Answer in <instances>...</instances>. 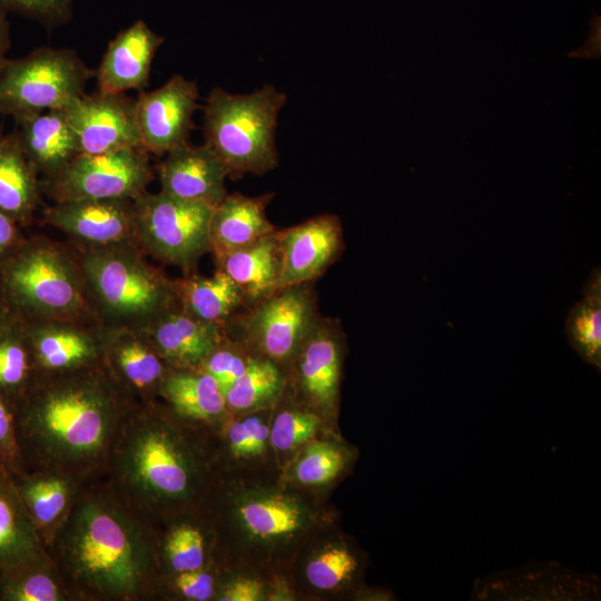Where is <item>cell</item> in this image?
<instances>
[{"mask_svg":"<svg viewBox=\"0 0 601 601\" xmlns=\"http://www.w3.org/2000/svg\"><path fill=\"white\" fill-rule=\"evenodd\" d=\"M78 263L86 292L117 327L141 328L178 306L174 282L149 265L130 242L91 246Z\"/></svg>","mask_w":601,"mask_h":601,"instance_id":"5b68a950","label":"cell"},{"mask_svg":"<svg viewBox=\"0 0 601 601\" xmlns=\"http://www.w3.org/2000/svg\"><path fill=\"white\" fill-rule=\"evenodd\" d=\"M221 571L215 564L199 570L158 573L151 601H215Z\"/></svg>","mask_w":601,"mask_h":601,"instance_id":"f35d334b","label":"cell"},{"mask_svg":"<svg viewBox=\"0 0 601 601\" xmlns=\"http://www.w3.org/2000/svg\"><path fill=\"white\" fill-rule=\"evenodd\" d=\"M314 410L293 397L285 388L272 408L269 443L280 470L312 440L336 432Z\"/></svg>","mask_w":601,"mask_h":601,"instance_id":"d6a6232c","label":"cell"},{"mask_svg":"<svg viewBox=\"0 0 601 601\" xmlns=\"http://www.w3.org/2000/svg\"><path fill=\"white\" fill-rule=\"evenodd\" d=\"M157 398L181 420L213 432L229 415L221 387L201 368L169 367Z\"/></svg>","mask_w":601,"mask_h":601,"instance_id":"7402d4cb","label":"cell"},{"mask_svg":"<svg viewBox=\"0 0 601 601\" xmlns=\"http://www.w3.org/2000/svg\"><path fill=\"white\" fill-rule=\"evenodd\" d=\"M273 197L274 193L253 197L227 194L214 208L209 223V252L215 262L276 230L266 214Z\"/></svg>","mask_w":601,"mask_h":601,"instance_id":"484cf974","label":"cell"},{"mask_svg":"<svg viewBox=\"0 0 601 601\" xmlns=\"http://www.w3.org/2000/svg\"><path fill=\"white\" fill-rule=\"evenodd\" d=\"M46 549L71 601H151L158 574L151 524L102 480L81 486Z\"/></svg>","mask_w":601,"mask_h":601,"instance_id":"277c9868","label":"cell"},{"mask_svg":"<svg viewBox=\"0 0 601 601\" xmlns=\"http://www.w3.org/2000/svg\"><path fill=\"white\" fill-rule=\"evenodd\" d=\"M197 99L196 83L180 75H174L158 89L141 91L136 116L142 148L162 156L187 144Z\"/></svg>","mask_w":601,"mask_h":601,"instance_id":"9a60e30c","label":"cell"},{"mask_svg":"<svg viewBox=\"0 0 601 601\" xmlns=\"http://www.w3.org/2000/svg\"><path fill=\"white\" fill-rule=\"evenodd\" d=\"M0 289L17 316L59 321L76 317L87 308L79 263L40 239L21 242L0 264Z\"/></svg>","mask_w":601,"mask_h":601,"instance_id":"52a82bcc","label":"cell"},{"mask_svg":"<svg viewBox=\"0 0 601 601\" xmlns=\"http://www.w3.org/2000/svg\"><path fill=\"white\" fill-rule=\"evenodd\" d=\"M158 573L199 570L213 564L211 531L200 510L151 524Z\"/></svg>","mask_w":601,"mask_h":601,"instance_id":"d4e9b609","label":"cell"},{"mask_svg":"<svg viewBox=\"0 0 601 601\" xmlns=\"http://www.w3.org/2000/svg\"><path fill=\"white\" fill-rule=\"evenodd\" d=\"M23 326L38 372H62L102 361L100 334L59 323L23 322Z\"/></svg>","mask_w":601,"mask_h":601,"instance_id":"f1b7e54d","label":"cell"},{"mask_svg":"<svg viewBox=\"0 0 601 601\" xmlns=\"http://www.w3.org/2000/svg\"><path fill=\"white\" fill-rule=\"evenodd\" d=\"M164 40L140 19L118 32L95 70L98 90L110 93L142 91L148 86L154 57Z\"/></svg>","mask_w":601,"mask_h":601,"instance_id":"44dd1931","label":"cell"},{"mask_svg":"<svg viewBox=\"0 0 601 601\" xmlns=\"http://www.w3.org/2000/svg\"><path fill=\"white\" fill-rule=\"evenodd\" d=\"M37 374L23 322L9 315L0 325V395L14 406Z\"/></svg>","mask_w":601,"mask_h":601,"instance_id":"8d00e7d4","label":"cell"},{"mask_svg":"<svg viewBox=\"0 0 601 601\" xmlns=\"http://www.w3.org/2000/svg\"><path fill=\"white\" fill-rule=\"evenodd\" d=\"M278 229L216 262L242 290L247 307L275 292L280 274Z\"/></svg>","mask_w":601,"mask_h":601,"instance_id":"f546056e","label":"cell"},{"mask_svg":"<svg viewBox=\"0 0 601 601\" xmlns=\"http://www.w3.org/2000/svg\"><path fill=\"white\" fill-rule=\"evenodd\" d=\"M285 388V370L272 359L254 354L244 373L225 392L228 413L238 415L273 407Z\"/></svg>","mask_w":601,"mask_h":601,"instance_id":"d590c367","label":"cell"},{"mask_svg":"<svg viewBox=\"0 0 601 601\" xmlns=\"http://www.w3.org/2000/svg\"><path fill=\"white\" fill-rule=\"evenodd\" d=\"M321 316L313 283H303L277 288L245 308L226 332L286 370Z\"/></svg>","mask_w":601,"mask_h":601,"instance_id":"30bf717a","label":"cell"},{"mask_svg":"<svg viewBox=\"0 0 601 601\" xmlns=\"http://www.w3.org/2000/svg\"><path fill=\"white\" fill-rule=\"evenodd\" d=\"M62 110L78 138L80 154L142 148L136 100L125 93L85 92Z\"/></svg>","mask_w":601,"mask_h":601,"instance_id":"5bb4252c","label":"cell"},{"mask_svg":"<svg viewBox=\"0 0 601 601\" xmlns=\"http://www.w3.org/2000/svg\"><path fill=\"white\" fill-rule=\"evenodd\" d=\"M346 335L336 318L321 316L286 372V391L337 427Z\"/></svg>","mask_w":601,"mask_h":601,"instance_id":"4fadbf2b","label":"cell"},{"mask_svg":"<svg viewBox=\"0 0 601 601\" xmlns=\"http://www.w3.org/2000/svg\"><path fill=\"white\" fill-rule=\"evenodd\" d=\"M583 298L570 309L565 333L571 347L601 371V272L594 267L582 288Z\"/></svg>","mask_w":601,"mask_h":601,"instance_id":"74e56055","label":"cell"},{"mask_svg":"<svg viewBox=\"0 0 601 601\" xmlns=\"http://www.w3.org/2000/svg\"><path fill=\"white\" fill-rule=\"evenodd\" d=\"M9 314L0 306V325L8 318Z\"/></svg>","mask_w":601,"mask_h":601,"instance_id":"7dc6e473","label":"cell"},{"mask_svg":"<svg viewBox=\"0 0 601 601\" xmlns=\"http://www.w3.org/2000/svg\"><path fill=\"white\" fill-rule=\"evenodd\" d=\"M102 362L117 384L137 405L157 401L169 366L139 328L117 327L99 333Z\"/></svg>","mask_w":601,"mask_h":601,"instance_id":"e0dca14e","label":"cell"},{"mask_svg":"<svg viewBox=\"0 0 601 601\" xmlns=\"http://www.w3.org/2000/svg\"><path fill=\"white\" fill-rule=\"evenodd\" d=\"M139 329L174 368H200L226 335V326L200 321L179 306Z\"/></svg>","mask_w":601,"mask_h":601,"instance_id":"ffe728a7","label":"cell"},{"mask_svg":"<svg viewBox=\"0 0 601 601\" xmlns=\"http://www.w3.org/2000/svg\"><path fill=\"white\" fill-rule=\"evenodd\" d=\"M43 221L90 246L135 238L132 199H70L56 201L43 211Z\"/></svg>","mask_w":601,"mask_h":601,"instance_id":"ac0fdd59","label":"cell"},{"mask_svg":"<svg viewBox=\"0 0 601 601\" xmlns=\"http://www.w3.org/2000/svg\"><path fill=\"white\" fill-rule=\"evenodd\" d=\"M135 405L102 361L38 372L13 406L26 471H56L82 484L104 480L118 430Z\"/></svg>","mask_w":601,"mask_h":601,"instance_id":"7a4b0ae2","label":"cell"},{"mask_svg":"<svg viewBox=\"0 0 601 601\" xmlns=\"http://www.w3.org/2000/svg\"><path fill=\"white\" fill-rule=\"evenodd\" d=\"M46 552L12 476L0 467V566L12 565Z\"/></svg>","mask_w":601,"mask_h":601,"instance_id":"836d02e7","label":"cell"},{"mask_svg":"<svg viewBox=\"0 0 601 601\" xmlns=\"http://www.w3.org/2000/svg\"><path fill=\"white\" fill-rule=\"evenodd\" d=\"M253 355L240 339L226 332L200 368L216 380L225 394L244 373Z\"/></svg>","mask_w":601,"mask_h":601,"instance_id":"60d3db41","label":"cell"},{"mask_svg":"<svg viewBox=\"0 0 601 601\" xmlns=\"http://www.w3.org/2000/svg\"><path fill=\"white\" fill-rule=\"evenodd\" d=\"M280 274L278 287L313 283L341 256L343 225L338 216L323 214L278 229Z\"/></svg>","mask_w":601,"mask_h":601,"instance_id":"2e32d148","label":"cell"},{"mask_svg":"<svg viewBox=\"0 0 601 601\" xmlns=\"http://www.w3.org/2000/svg\"><path fill=\"white\" fill-rule=\"evenodd\" d=\"M156 170L161 191L173 197L215 208L227 196V170L206 144L187 142L169 151Z\"/></svg>","mask_w":601,"mask_h":601,"instance_id":"d6986e66","label":"cell"},{"mask_svg":"<svg viewBox=\"0 0 601 601\" xmlns=\"http://www.w3.org/2000/svg\"><path fill=\"white\" fill-rule=\"evenodd\" d=\"M216 475L215 432L157 400L127 413L102 481L122 505L154 524L200 510Z\"/></svg>","mask_w":601,"mask_h":601,"instance_id":"3957f363","label":"cell"},{"mask_svg":"<svg viewBox=\"0 0 601 601\" xmlns=\"http://www.w3.org/2000/svg\"><path fill=\"white\" fill-rule=\"evenodd\" d=\"M174 285L178 306L204 322L226 326L247 308L242 290L220 268L211 276L187 274Z\"/></svg>","mask_w":601,"mask_h":601,"instance_id":"1f68e13d","label":"cell"},{"mask_svg":"<svg viewBox=\"0 0 601 601\" xmlns=\"http://www.w3.org/2000/svg\"><path fill=\"white\" fill-rule=\"evenodd\" d=\"M0 467L11 476L26 471L16 426L13 406L0 395Z\"/></svg>","mask_w":601,"mask_h":601,"instance_id":"7bdbcfd3","label":"cell"},{"mask_svg":"<svg viewBox=\"0 0 601 601\" xmlns=\"http://www.w3.org/2000/svg\"><path fill=\"white\" fill-rule=\"evenodd\" d=\"M95 71L73 51L40 47L19 59H7L0 72V115L14 120L63 109L85 93Z\"/></svg>","mask_w":601,"mask_h":601,"instance_id":"ba28073f","label":"cell"},{"mask_svg":"<svg viewBox=\"0 0 601 601\" xmlns=\"http://www.w3.org/2000/svg\"><path fill=\"white\" fill-rule=\"evenodd\" d=\"M284 92L267 85L247 95L215 88L204 108L205 144L216 154L231 179L263 175L278 164L275 131Z\"/></svg>","mask_w":601,"mask_h":601,"instance_id":"8992f818","label":"cell"},{"mask_svg":"<svg viewBox=\"0 0 601 601\" xmlns=\"http://www.w3.org/2000/svg\"><path fill=\"white\" fill-rule=\"evenodd\" d=\"M370 559L338 522L309 536L290 561L284 581L293 600H356L366 585Z\"/></svg>","mask_w":601,"mask_h":601,"instance_id":"9c48e42d","label":"cell"},{"mask_svg":"<svg viewBox=\"0 0 601 601\" xmlns=\"http://www.w3.org/2000/svg\"><path fill=\"white\" fill-rule=\"evenodd\" d=\"M20 145L38 174L51 177L80 154L78 138L62 109L16 120Z\"/></svg>","mask_w":601,"mask_h":601,"instance_id":"83f0119b","label":"cell"},{"mask_svg":"<svg viewBox=\"0 0 601 601\" xmlns=\"http://www.w3.org/2000/svg\"><path fill=\"white\" fill-rule=\"evenodd\" d=\"M19 225L0 211V264L21 244Z\"/></svg>","mask_w":601,"mask_h":601,"instance_id":"ee69618b","label":"cell"},{"mask_svg":"<svg viewBox=\"0 0 601 601\" xmlns=\"http://www.w3.org/2000/svg\"><path fill=\"white\" fill-rule=\"evenodd\" d=\"M357 457V449L336 431L304 445L282 472L295 485L328 499L331 492L352 473Z\"/></svg>","mask_w":601,"mask_h":601,"instance_id":"603a6c76","label":"cell"},{"mask_svg":"<svg viewBox=\"0 0 601 601\" xmlns=\"http://www.w3.org/2000/svg\"><path fill=\"white\" fill-rule=\"evenodd\" d=\"M12 479L47 548L83 484L70 475L50 470H27Z\"/></svg>","mask_w":601,"mask_h":601,"instance_id":"4316f807","label":"cell"},{"mask_svg":"<svg viewBox=\"0 0 601 601\" xmlns=\"http://www.w3.org/2000/svg\"><path fill=\"white\" fill-rule=\"evenodd\" d=\"M38 171L27 158L17 132L0 135V211L18 225L29 224L40 204Z\"/></svg>","mask_w":601,"mask_h":601,"instance_id":"4dcf8cb0","label":"cell"},{"mask_svg":"<svg viewBox=\"0 0 601 601\" xmlns=\"http://www.w3.org/2000/svg\"><path fill=\"white\" fill-rule=\"evenodd\" d=\"M272 408L228 415L215 432L217 472L278 466L269 443Z\"/></svg>","mask_w":601,"mask_h":601,"instance_id":"cb8c5ba5","label":"cell"},{"mask_svg":"<svg viewBox=\"0 0 601 601\" xmlns=\"http://www.w3.org/2000/svg\"><path fill=\"white\" fill-rule=\"evenodd\" d=\"M600 51V18L598 16L597 21H592V31L589 36V40L580 49L568 55L574 58L599 59Z\"/></svg>","mask_w":601,"mask_h":601,"instance_id":"f6af8a7d","label":"cell"},{"mask_svg":"<svg viewBox=\"0 0 601 601\" xmlns=\"http://www.w3.org/2000/svg\"><path fill=\"white\" fill-rule=\"evenodd\" d=\"M134 209L135 238L156 259L190 274L209 252L214 207L146 191L134 199Z\"/></svg>","mask_w":601,"mask_h":601,"instance_id":"8fae6325","label":"cell"},{"mask_svg":"<svg viewBox=\"0 0 601 601\" xmlns=\"http://www.w3.org/2000/svg\"><path fill=\"white\" fill-rule=\"evenodd\" d=\"M17 14L48 30L68 23L73 17V0H0V16Z\"/></svg>","mask_w":601,"mask_h":601,"instance_id":"b9f144b4","label":"cell"},{"mask_svg":"<svg viewBox=\"0 0 601 601\" xmlns=\"http://www.w3.org/2000/svg\"><path fill=\"white\" fill-rule=\"evenodd\" d=\"M11 45L10 23L8 17L0 16V72L7 61V52Z\"/></svg>","mask_w":601,"mask_h":601,"instance_id":"bcb514c9","label":"cell"},{"mask_svg":"<svg viewBox=\"0 0 601 601\" xmlns=\"http://www.w3.org/2000/svg\"><path fill=\"white\" fill-rule=\"evenodd\" d=\"M154 179L149 154L124 148L79 154L59 173L40 180L41 193L56 201L70 199H135Z\"/></svg>","mask_w":601,"mask_h":601,"instance_id":"7c38bea8","label":"cell"},{"mask_svg":"<svg viewBox=\"0 0 601 601\" xmlns=\"http://www.w3.org/2000/svg\"><path fill=\"white\" fill-rule=\"evenodd\" d=\"M0 601H71L48 551L0 566Z\"/></svg>","mask_w":601,"mask_h":601,"instance_id":"e575fe53","label":"cell"},{"mask_svg":"<svg viewBox=\"0 0 601 601\" xmlns=\"http://www.w3.org/2000/svg\"><path fill=\"white\" fill-rule=\"evenodd\" d=\"M200 511L211 531L213 564L274 580H284L309 536L339 522L327 499L295 485L278 466L217 472Z\"/></svg>","mask_w":601,"mask_h":601,"instance_id":"6da1fadb","label":"cell"},{"mask_svg":"<svg viewBox=\"0 0 601 601\" xmlns=\"http://www.w3.org/2000/svg\"><path fill=\"white\" fill-rule=\"evenodd\" d=\"M220 571L221 577L215 601L293 600L284 580H274L246 571Z\"/></svg>","mask_w":601,"mask_h":601,"instance_id":"ab89813d","label":"cell"}]
</instances>
